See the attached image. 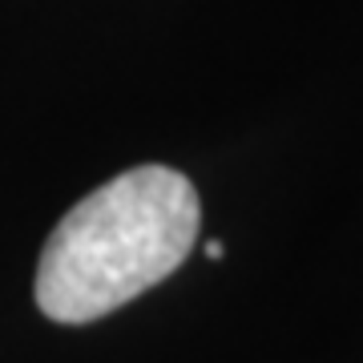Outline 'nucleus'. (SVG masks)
<instances>
[{"label": "nucleus", "mask_w": 363, "mask_h": 363, "mask_svg": "<svg viewBox=\"0 0 363 363\" xmlns=\"http://www.w3.org/2000/svg\"><path fill=\"white\" fill-rule=\"evenodd\" d=\"M202 226L194 182L133 166L81 198L45 242L37 307L52 323H93L157 286L190 259Z\"/></svg>", "instance_id": "obj_1"}, {"label": "nucleus", "mask_w": 363, "mask_h": 363, "mask_svg": "<svg viewBox=\"0 0 363 363\" xmlns=\"http://www.w3.org/2000/svg\"><path fill=\"white\" fill-rule=\"evenodd\" d=\"M206 259H222V242H206Z\"/></svg>", "instance_id": "obj_2"}]
</instances>
